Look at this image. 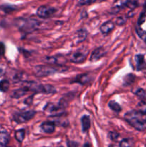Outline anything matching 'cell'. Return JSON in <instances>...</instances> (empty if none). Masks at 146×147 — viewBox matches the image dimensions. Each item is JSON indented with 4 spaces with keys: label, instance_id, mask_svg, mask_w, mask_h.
<instances>
[{
    "label": "cell",
    "instance_id": "obj_18",
    "mask_svg": "<svg viewBox=\"0 0 146 147\" xmlns=\"http://www.w3.org/2000/svg\"><path fill=\"white\" fill-rule=\"evenodd\" d=\"M9 142V134L7 131H0V147H6Z\"/></svg>",
    "mask_w": 146,
    "mask_h": 147
},
{
    "label": "cell",
    "instance_id": "obj_31",
    "mask_svg": "<svg viewBox=\"0 0 146 147\" xmlns=\"http://www.w3.org/2000/svg\"><path fill=\"white\" fill-rule=\"evenodd\" d=\"M97 0H80L78 2L79 6H85V5H90V4H92V3L96 2Z\"/></svg>",
    "mask_w": 146,
    "mask_h": 147
},
{
    "label": "cell",
    "instance_id": "obj_17",
    "mask_svg": "<svg viewBox=\"0 0 146 147\" xmlns=\"http://www.w3.org/2000/svg\"><path fill=\"white\" fill-rule=\"evenodd\" d=\"M81 123L82 131L84 132L87 131L90 129V126H91V121H90V117L88 116H87V115L83 116L81 119Z\"/></svg>",
    "mask_w": 146,
    "mask_h": 147
},
{
    "label": "cell",
    "instance_id": "obj_6",
    "mask_svg": "<svg viewBox=\"0 0 146 147\" xmlns=\"http://www.w3.org/2000/svg\"><path fill=\"white\" fill-rule=\"evenodd\" d=\"M35 115L36 112L32 110L19 112L13 115V120L17 123H23L32 119L35 116Z\"/></svg>",
    "mask_w": 146,
    "mask_h": 147
},
{
    "label": "cell",
    "instance_id": "obj_23",
    "mask_svg": "<svg viewBox=\"0 0 146 147\" xmlns=\"http://www.w3.org/2000/svg\"><path fill=\"white\" fill-rule=\"evenodd\" d=\"M134 145V141L130 138H126L120 142L119 147H133Z\"/></svg>",
    "mask_w": 146,
    "mask_h": 147
},
{
    "label": "cell",
    "instance_id": "obj_38",
    "mask_svg": "<svg viewBox=\"0 0 146 147\" xmlns=\"http://www.w3.org/2000/svg\"><path fill=\"white\" fill-rule=\"evenodd\" d=\"M109 147H115L114 146V145H110V146H109Z\"/></svg>",
    "mask_w": 146,
    "mask_h": 147
},
{
    "label": "cell",
    "instance_id": "obj_11",
    "mask_svg": "<svg viewBox=\"0 0 146 147\" xmlns=\"http://www.w3.org/2000/svg\"><path fill=\"white\" fill-rule=\"evenodd\" d=\"M91 80V77L88 74H81L77 76V77L72 79V83H80L81 85H85L88 83Z\"/></svg>",
    "mask_w": 146,
    "mask_h": 147
},
{
    "label": "cell",
    "instance_id": "obj_10",
    "mask_svg": "<svg viewBox=\"0 0 146 147\" xmlns=\"http://www.w3.org/2000/svg\"><path fill=\"white\" fill-rule=\"evenodd\" d=\"M106 51L103 47H97L96 48L94 51L92 53L91 55H90V60L91 62H96L97 60H100V58L103 57L105 55Z\"/></svg>",
    "mask_w": 146,
    "mask_h": 147
},
{
    "label": "cell",
    "instance_id": "obj_30",
    "mask_svg": "<svg viewBox=\"0 0 146 147\" xmlns=\"http://www.w3.org/2000/svg\"><path fill=\"white\" fill-rule=\"evenodd\" d=\"M108 137L110 138V140L117 141V139H118V138L120 137V134H119L118 133H117V132L111 131V132H109Z\"/></svg>",
    "mask_w": 146,
    "mask_h": 147
},
{
    "label": "cell",
    "instance_id": "obj_39",
    "mask_svg": "<svg viewBox=\"0 0 146 147\" xmlns=\"http://www.w3.org/2000/svg\"><path fill=\"white\" fill-rule=\"evenodd\" d=\"M144 41H145V42H146V38H145V40H144Z\"/></svg>",
    "mask_w": 146,
    "mask_h": 147
},
{
    "label": "cell",
    "instance_id": "obj_24",
    "mask_svg": "<svg viewBox=\"0 0 146 147\" xmlns=\"http://www.w3.org/2000/svg\"><path fill=\"white\" fill-rule=\"evenodd\" d=\"M135 79V76L132 73H130V74H127L125 76L124 78H123V82L126 86H130L132 83H134Z\"/></svg>",
    "mask_w": 146,
    "mask_h": 147
},
{
    "label": "cell",
    "instance_id": "obj_33",
    "mask_svg": "<svg viewBox=\"0 0 146 147\" xmlns=\"http://www.w3.org/2000/svg\"><path fill=\"white\" fill-rule=\"evenodd\" d=\"M5 53V45L3 42H0V56H3Z\"/></svg>",
    "mask_w": 146,
    "mask_h": 147
},
{
    "label": "cell",
    "instance_id": "obj_1",
    "mask_svg": "<svg viewBox=\"0 0 146 147\" xmlns=\"http://www.w3.org/2000/svg\"><path fill=\"white\" fill-rule=\"evenodd\" d=\"M125 120L137 131H143L146 129V114L132 110L127 112L124 116Z\"/></svg>",
    "mask_w": 146,
    "mask_h": 147
},
{
    "label": "cell",
    "instance_id": "obj_19",
    "mask_svg": "<svg viewBox=\"0 0 146 147\" xmlns=\"http://www.w3.org/2000/svg\"><path fill=\"white\" fill-rule=\"evenodd\" d=\"M124 4L125 7L133 10L140 5V0H124Z\"/></svg>",
    "mask_w": 146,
    "mask_h": 147
},
{
    "label": "cell",
    "instance_id": "obj_32",
    "mask_svg": "<svg viewBox=\"0 0 146 147\" xmlns=\"http://www.w3.org/2000/svg\"><path fill=\"white\" fill-rule=\"evenodd\" d=\"M127 21V18L125 17H123V16H121V17H117V20H116L115 23L119 26H122L125 24Z\"/></svg>",
    "mask_w": 146,
    "mask_h": 147
},
{
    "label": "cell",
    "instance_id": "obj_41",
    "mask_svg": "<svg viewBox=\"0 0 146 147\" xmlns=\"http://www.w3.org/2000/svg\"><path fill=\"white\" fill-rule=\"evenodd\" d=\"M6 147H7V146H6Z\"/></svg>",
    "mask_w": 146,
    "mask_h": 147
},
{
    "label": "cell",
    "instance_id": "obj_12",
    "mask_svg": "<svg viewBox=\"0 0 146 147\" xmlns=\"http://www.w3.org/2000/svg\"><path fill=\"white\" fill-rule=\"evenodd\" d=\"M87 34H88V32L85 29H80L76 32L75 36H74V41L77 44L82 42L86 40Z\"/></svg>",
    "mask_w": 146,
    "mask_h": 147
},
{
    "label": "cell",
    "instance_id": "obj_15",
    "mask_svg": "<svg viewBox=\"0 0 146 147\" xmlns=\"http://www.w3.org/2000/svg\"><path fill=\"white\" fill-rule=\"evenodd\" d=\"M135 61H136V65H137V70H143L145 67L146 63L145 61L144 55L141 54L136 55H135Z\"/></svg>",
    "mask_w": 146,
    "mask_h": 147
},
{
    "label": "cell",
    "instance_id": "obj_16",
    "mask_svg": "<svg viewBox=\"0 0 146 147\" xmlns=\"http://www.w3.org/2000/svg\"><path fill=\"white\" fill-rule=\"evenodd\" d=\"M28 92V90L23 86L22 88H20L17 89V90H14V91L11 93V97L12 98H19L25 96Z\"/></svg>",
    "mask_w": 146,
    "mask_h": 147
},
{
    "label": "cell",
    "instance_id": "obj_22",
    "mask_svg": "<svg viewBox=\"0 0 146 147\" xmlns=\"http://www.w3.org/2000/svg\"><path fill=\"white\" fill-rule=\"evenodd\" d=\"M10 83L9 81L7 79H4L0 81V91L2 93H6L8 91L9 88Z\"/></svg>",
    "mask_w": 146,
    "mask_h": 147
},
{
    "label": "cell",
    "instance_id": "obj_7",
    "mask_svg": "<svg viewBox=\"0 0 146 147\" xmlns=\"http://www.w3.org/2000/svg\"><path fill=\"white\" fill-rule=\"evenodd\" d=\"M64 109L59 103L56 105L52 103H49L44 107V111L51 116H57L63 114Z\"/></svg>",
    "mask_w": 146,
    "mask_h": 147
},
{
    "label": "cell",
    "instance_id": "obj_8",
    "mask_svg": "<svg viewBox=\"0 0 146 147\" xmlns=\"http://www.w3.org/2000/svg\"><path fill=\"white\" fill-rule=\"evenodd\" d=\"M57 11L54 7L48 5H42L37 10V15L40 18H49L54 15Z\"/></svg>",
    "mask_w": 146,
    "mask_h": 147
},
{
    "label": "cell",
    "instance_id": "obj_2",
    "mask_svg": "<svg viewBox=\"0 0 146 147\" xmlns=\"http://www.w3.org/2000/svg\"><path fill=\"white\" fill-rule=\"evenodd\" d=\"M14 24L20 31L23 32H32L39 28L40 22L36 19L19 17L14 20Z\"/></svg>",
    "mask_w": 146,
    "mask_h": 147
},
{
    "label": "cell",
    "instance_id": "obj_37",
    "mask_svg": "<svg viewBox=\"0 0 146 147\" xmlns=\"http://www.w3.org/2000/svg\"><path fill=\"white\" fill-rule=\"evenodd\" d=\"M144 8H145V10H146V1L144 4Z\"/></svg>",
    "mask_w": 146,
    "mask_h": 147
},
{
    "label": "cell",
    "instance_id": "obj_3",
    "mask_svg": "<svg viewBox=\"0 0 146 147\" xmlns=\"http://www.w3.org/2000/svg\"><path fill=\"white\" fill-rule=\"evenodd\" d=\"M66 67L63 65H40L34 67V75L37 77H46L56 73L64 72L67 70Z\"/></svg>",
    "mask_w": 146,
    "mask_h": 147
},
{
    "label": "cell",
    "instance_id": "obj_36",
    "mask_svg": "<svg viewBox=\"0 0 146 147\" xmlns=\"http://www.w3.org/2000/svg\"><path fill=\"white\" fill-rule=\"evenodd\" d=\"M84 147H92V146H90V144L87 143V144H85L84 145Z\"/></svg>",
    "mask_w": 146,
    "mask_h": 147
},
{
    "label": "cell",
    "instance_id": "obj_21",
    "mask_svg": "<svg viewBox=\"0 0 146 147\" xmlns=\"http://www.w3.org/2000/svg\"><path fill=\"white\" fill-rule=\"evenodd\" d=\"M16 9L17 7L13 5H10V4H2L0 6V9L6 14H9V13L12 12L14 10H16Z\"/></svg>",
    "mask_w": 146,
    "mask_h": 147
},
{
    "label": "cell",
    "instance_id": "obj_13",
    "mask_svg": "<svg viewBox=\"0 0 146 147\" xmlns=\"http://www.w3.org/2000/svg\"><path fill=\"white\" fill-rule=\"evenodd\" d=\"M115 28V23L113 21H107L105 22L104 24H102L100 27V32L103 34H107L113 31Z\"/></svg>",
    "mask_w": 146,
    "mask_h": 147
},
{
    "label": "cell",
    "instance_id": "obj_25",
    "mask_svg": "<svg viewBox=\"0 0 146 147\" xmlns=\"http://www.w3.org/2000/svg\"><path fill=\"white\" fill-rule=\"evenodd\" d=\"M108 106L112 110L114 111L116 113H120L122 111V108L121 106H120V105L118 104L117 103H116L115 101H113V100H112V101H110Z\"/></svg>",
    "mask_w": 146,
    "mask_h": 147
},
{
    "label": "cell",
    "instance_id": "obj_4",
    "mask_svg": "<svg viewBox=\"0 0 146 147\" xmlns=\"http://www.w3.org/2000/svg\"><path fill=\"white\" fill-rule=\"evenodd\" d=\"M24 87L28 91H32L37 93L52 94L57 92L55 88L52 85H42L35 82H27L24 83Z\"/></svg>",
    "mask_w": 146,
    "mask_h": 147
},
{
    "label": "cell",
    "instance_id": "obj_14",
    "mask_svg": "<svg viewBox=\"0 0 146 147\" xmlns=\"http://www.w3.org/2000/svg\"><path fill=\"white\" fill-rule=\"evenodd\" d=\"M42 130L47 134L53 133L55 130V123L52 121L43 122L40 126Z\"/></svg>",
    "mask_w": 146,
    "mask_h": 147
},
{
    "label": "cell",
    "instance_id": "obj_27",
    "mask_svg": "<svg viewBox=\"0 0 146 147\" xmlns=\"http://www.w3.org/2000/svg\"><path fill=\"white\" fill-rule=\"evenodd\" d=\"M136 32H137V35L143 40H145L146 38V31L140 28V26L137 25V27H136Z\"/></svg>",
    "mask_w": 146,
    "mask_h": 147
},
{
    "label": "cell",
    "instance_id": "obj_28",
    "mask_svg": "<svg viewBox=\"0 0 146 147\" xmlns=\"http://www.w3.org/2000/svg\"><path fill=\"white\" fill-rule=\"evenodd\" d=\"M134 93L141 98H146V92L142 88L136 89L134 91Z\"/></svg>",
    "mask_w": 146,
    "mask_h": 147
},
{
    "label": "cell",
    "instance_id": "obj_20",
    "mask_svg": "<svg viewBox=\"0 0 146 147\" xmlns=\"http://www.w3.org/2000/svg\"><path fill=\"white\" fill-rule=\"evenodd\" d=\"M14 136H15V139L17 142L21 143L24 141V138H25V131H24V129H19V130L16 131L15 134H14Z\"/></svg>",
    "mask_w": 146,
    "mask_h": 147
},
{
    "label": "cell",
    "instance_id": "obj_26",
    "mask_svg": "<svg viewBox=\"0 0 146 147\" xmlns=\"http://www.w3.org/2000/svg\"><path fill=\"white\" fill-rule=\"evenodd\" d=\"M137 110L141 113L146 114V103L144 101H140L137 105Z\"/></svg>",
    "mask_w": 146,
    "mask_h": 147
},
{
    "label": "cell",
    "instance_id": "obj_29",
    "mask_svg": "<svg viewBox=\"0 0 146 147\" xmlns=\"http://www.w3.org/2000/svg\"><path fill=\"white\" fill-rule=\"evenodd\" d=\"M146 19V14H145V11H143L141 14H140V17H139L138 20H137V25L140 26L141 24H143V23L145 22Z\"/></svg>",
    "mask_w": 146,
    "mask_h": 147
},
{
    "label": "cell",
    "instance_id": "obj_40",
    "mask_svg": "<svg viewBox=\"0 0 146 147\" xmlns=\"http://www.w3.org/2000/svg\"><path fill=\"white\" fill-rule=\"evenodd\" d=\"M0 57H1V56H0Z\"/></svg>",
    "mask_w": 146,
    "mask_h": 147
},
{
    "label": "cell",
    "instance_id": "obj_5",
    "mask_svg": "<svg viewBox=\"0 0 146 147\" xmlns=\"http://www.w3.org/2000/svg\"><path fill=\"white\" fill-rule=\"evenodd\" d=\"M89 50L85 47L80 48L78 50L73 51L68 55L70 61L74 63H82L85 60L86 57L88 55Z\"/></svg>",
    "mask_w": 146,
    "mask_h": 147
},
{
    "label": "cell",
    "instance_id": "obj_34",
    "mask_svg": "<svg viewBox=\"0 0 146 147\" xmlns=\"http://www.w3.org/2000/svg\"><path fill=\"white\" fill-rule=\"evenodd\" d=\"M67 146L68 147H77L78 144L75 142H71V141H67Z\"/></svg>",
    "mask_w": 146,
    "mask_h": 147
},
{
    "label": "cell",
    "instance_id": "obj_35",
    "mask_svg": "<svg viewBox=\"0 0 146 147\" xmlns=\"http://www.w3.org/2000/svg\"><path fill=\"white\" fill-rule=\"evenodd\" d=\"M4 70H3L2 68H0V77L3 76V75H4Z\"/></svg>",
    "mask_w": 146,
    "mask_h": 147
},
{
    "label": "cell",
    "instance_id": "obj_9",
    "mask_svg": "<svg viewBox=\"0 0 146 147\" xmlns=\"http://www.w3.org/2000/svg\"><path fill=\"white\" fill-rule=\"evenodd\" d=\"M44 61L52 65H63L67 61V59L62 55H56L45 57Z\"/></svg>",
    "mask_w": 146,
    "mask_h": 147
}]
</instances>
